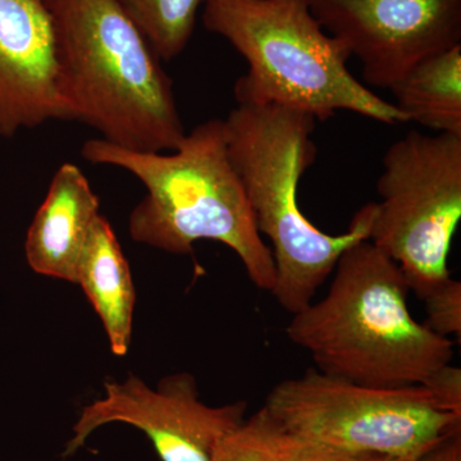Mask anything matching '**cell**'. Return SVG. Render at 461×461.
<instances>
[{
  "label": "cell",
  "mask_w": 461,
  "mask_h": 461,
  "mask_svg": "<svg viewBox=\"0 0 461 461\" xmlns=\"http://www.w3.org/2000/svg\"><path fill=\"white\" fill-rule=\"evenodd\" d=\"M56 36L65 120L142 153L176 150L186 132L172 80L114 0H44Z\"/></svg>",
  "instance_id": "obj_1"
},
{
  "label": "cell",
  "mask_w": 461,
  "mask_h": 461,
  "mask_svg": "<svg viewBox=\"0 0 461 461\" xmlns=\"http://www.w3.org/2000/svg\"><path fill=\"white\" fill-rule=\"evenodd\" d=\"M402 269L369 240L339 258L329 293L293 314L286 335L324 375L364 386L424 384L454 342L412 318Z\"/></svg>",
  "instance_id": "obj_2"
},
{
  "label": "cell",
  "mask_w": 461,
  "mask_h": 461,
  "mask_svg": "<svg viewBox=\"0 0 461 461\" xmlns=\"http://www.w3.org/2000/svg\"><path fill=\"white\" fill-rule=\"evenodd\" d=\"M317 120L271 103H238L223 120L230 165L253 211L258 232L271 241L276 281L271 294L287 313L313 302L348 248L369 239L373 203L355 213L348 232L318 230L297 203V187L314 165Z\"/></svg>",
  "instance_id": "obj_3"
},
{
  "label": "cell",
  "mask_w": 461,
  "mask_h": 461,
  "mask_svg": "<svg viewBox=\"0 0 461 461\" xmlns=\"http://www.w3.org/2000/svg\"><path fill=\"white\" fill-rule=\"evenodd\" d=\"M81 156L91 165L118 167L144 185L147 195L130 215L133 241L172 254L193 253L200 240L221 242L235 251L249 280L271 293L272 251L258 232L247 193L230 165L223 120L200 123L169 154L91 139Z\"/></svg>",
  "instance_id": "obj_4"
},
{
  "label": "cell",
  "mask_w": 461,
  "mask_h": 461,
  "mask_svg": "<svg viewBox=\"0 0 461 461\" xmlns=\"http://www.w3.org/2000/svg\"><path fill=\"white\" fill-rule=\"evenodd\" d=\"M203 23L248 63L238 103L299 109L324 122L348 111L386 124L408 123L393 104L348 68L345 45L324 32L309 0H206Z\"/></svg>",
  "instance_id": "obj_5"
},
{
  "label": "cell",
  "mask_w": 461,
  "mask_h": 461,
  "mask_svg": "<svg viewBox=\"0 0 461 461\" xmlns=\"http://www.w3.org/2000/svg\"><path fill=\"white\" fill-rule=\"evenodd\" d=\"M264 408L288 435L355 454L415 461L461 429L423 384L364 386L309 368L272 388Z\"/></svg>",
  "instance_id": "obj_6"
},
{
  "label": "cell",
  "mask_w": 461,
  "mask_h": 461,
  "mask_svg": "<svg viewBox=\"0 0 461 461\" xmlns=\"http://www.w3.org/2000/svg\"><path fill=\"white\" fill-rule=\"evenodd\" d=\"M369 241L402 269L420 300L451 277L461 220V135L406 133L387 149Z\"/></svg>",
  "instance_id": "obj_7"
},
{
  "label": "cell",
  "mask_w": 461,
  "mask_h": 461,
  "mask_svg": "<svg viewBox=\"0 0 461 461\" xmlns=\"http://www.w3.org/2000/svg\"><path fill=\"white\" fill-rule=\"evenodd\" d=\"M105 396L86 406L74 427L65 456L74 455L94 430L126 423L142 430L160 461H211L224 437L245 420L248 403L209 406L190 373L163 378L157 388L138 377L105 382Z\"/></svg>",
  "instance_id": "obj_8"
},
{
  "label": "cell",
  "mask_w": 461,
  "mask_h": 461,
  "mask_svg": "<svg viewBox=\"0 0 461 461\" xmlns=\"http://www.w3.org/2000/svg\"><path fill=\"white\" fill-rule=\"evenodd\" d=\"M324 32L388 89L411 67L461 45V0H309Z\"/></svg>",
  "instance_id": "obj_9"
},
{
  "label": "cell",
  "mask_w": 461,
  "mask_h": 461,
  "mask_svg": "<svg viewBox=\"0 0 461 461\" xmlns=\"http://www.w3.org/2000/svg\"><path fill=\"white\" fill-rule=\"evenodd\" d=\"M65 120L44 0H0V136Z\"/></svg>",
  "instance_id": "obj_10"
},
{
  "label": "cell",
  "mask_w": 461,
  "mask_h": 461,
  "mask_svg": "<svg viewBox=\"0 0 461 461\" xmlns=\"http://www.w3.org/2000/svg\"><path fill=\"white\" fill-rule=\"evenodd\" d=\"M98 195L84 172L63 163L27 230L25 254L33 272L76 284L90 230L99 217Z\"/></svg>",
  "instance_id": "obj_11"
},
{
  "label": "cell",
  "mask_w": 461,
  "mask_h": 461,
  "mask_svg": "<svg viewBox=\"0 0 461 461\" xmlns=\"http://www.w3.org/2000/svg\"><path fill=\"white\" fill-rule=\"evenodd\" d=\"M76 284L83 287L102 320L112 351L124 357L131 342L135 287L117 236L102 215L85 244Z\"/></svg>",
  "instance_id": "obj_12"
},
{
  "label": "cell",
  "mask_w": 461,
  "mask_h": 461,
  "mask_svg": "<svg viewBox=\"0 0 461 461\" xmlns=\"http://www.w3.org/2000/svg\"><path fill=\"white\" fill-rule=\"evenodd\" d=\"M388 90L409 122L461 135V45L420 60Z\"/></svg>",
  "instance_id": "obj_13"
},
{
  "label": "cell",
  "mask_w": 461,
  "mask_h": 461,
  "mask_svg": "<svg viewBox=\"0 0 461 461\" xmlns=\"http://www.w3.org/2000/svg\"><path fill=\"white\" fill-rule=\"evenodd\" d=\"M160 60L175 59L191 41L206 0H114Z\"/></svg>",
  "instance_id": "obj_14"
},
{
  "label": "cell",
  "mask_w": 461,
  "mask_h": 461,
  "mask_svg": "<svg viewBox=\"0 0 461 461\" xmlns=\"http://www.w3.org/2000/svg\"><path fill=\"white\" fill-rule=\"evenodd\" d=\"M286 436L263 406L224 437L211 461H284Z\"/></svg>",
  "instance_id": "obj_15"
},
{
  "label": "cell",
  "mask_w": 461,
  "mask_h": 461,
  "mask_svg": "<svg viewBox=\"0 0 461 461\" xmlns=\"http://www.w3.org/2000/svg\"><path fill=\"white\" fill-rule=\"evenodd\" d=\"M426 326L442 338L461 339V282L448 278L423 299Z\"/></svg>",
  "instance_id": "obj_16"
},
{
  "label": "cell",
  "mask_w": 461,
  "mask_h": 461,
  "mask_svg": "<svg viewBox=\"0 0 461 461\" xmlns=\"http://www.w3.org/2000/svg\"><path fill=\"white\" fill-rule=\"evenodd\" d=\"M390 457L375 454H355L317 444L299 437L286 436L284 461H386Z\"/></svg>",
  "instance_id": "obj_17"
},
{
  "label": "cell",
  "mask_w": 461,
  "mask_h": 461,
  "mask_svg": "<svg viewBox=\"0 0 461 461\" xmlns=\"http://www.w3.org/2000/svg\"><path fill=\"white\" fill-rule=\"evenodd\" d=\"M436 405L442 411L450 412L461 418V369L446 364L437 369L424 381Z\"/></svg>",
  "instance_id": "obj_18"
},
{
  "label": "cell",
  "mask_w": 461,
  "mask_h": 461,
  "mask_svg": "<svg viewBox=\"0 0 461 461\" xmlns=\"http://www.w3.org/2000/svg\"><path fill=\"white\" fill-rule=\"evenodd\" d=\"M415 461H461V429L448 433Z\"/></svg>",
  "instance_id": "obj_19"
},
{
  "label": "cell",
  "mask_w": 461,
  "mask_h": 461,
  "mask_svg": "<svg viewBox=\"0 0 461 461\" xmlns=\"http://www.w3.org/2000/svg\"><path fill=\"white\" fill-rule=\"evenodd\" d=\"M386 461H402V460H395V459H388Z\"/></svg>",
  "instance_id": "obj_20"
}]
</instances>
